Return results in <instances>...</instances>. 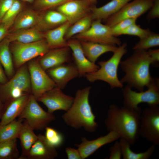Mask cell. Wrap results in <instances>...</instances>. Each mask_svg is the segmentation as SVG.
<instances>
[{
    "label": "cell",
    "mask_w": 159,
    "mask_h": 159,
    "mask_svg": "<svg viewBox=\"0 0 159 159\" xmlns=\"http://www.w3.org/2000/svg\"><path fill=\"white\" fill-rule=\"evenodd\" d=\"M141 108L132 109L123 106L120 107L111 104L108 110L105 121L106 129L109 131L118 133L131 145L135 143L140 135Z\"/></svg>",
    "instance_id": "obj_1"
},
{
    "label": "cell",
    "mask_w": 159,
    "mask_h": 159,
    "mask_svg": "<svg viewBox=\"0 0 159 159\" xmlns=\"http://www.w3.org/2000/svg\"><path fill=\"white\" fill-rule=\"evenodd\" d=\"M153 62L148 51L134 50L133 54L125 60L121 61L120 65L125 73L120 80L131 88L139 91H144L149 85L153 78L150 72V65Z\"/></svg>",
    "instance_id": "obj_2"
},
{
    "label": "cell",
    "mask_w": 159,
    "mask_h": 159,
    "mask_svg": "<svg viewBox=\"0 0 159 159\" xmlns=\"http://www.w3.org/2000/svg\"><path fill=\"white\" fill-rule=\"evenodd\" d=\"M90 89L88 87L77 90L72 105L62 117L68 126L76 129L82 128L92 133L96 131L98 125L89 102Z\"/></svg>",
    "instance_id": "obj_3"
},
{
    "label": "cell",
    "mask_w": 159,
    "mask_h": 159,
    "mask_svg": "<svg viewBox=\"0 0 159 159\" xmlns=\"http://www.w3.org/2000/svg\"><path fill=\"white\" fill-rule=\"evenodd\" d=\"M127 44L124 43L119 46L107 60L98 62L99 68L96 71L87 74L85 76L90 82L102 80L107 83L112 89L121 88L123 84L118 78V69L121 59L127 52Z\"/></svg>",
    "instance_id": "obj_4"
},
{
    "label": "cell",
    "mask_w": 159,
    "mask_h": 159,
    "mask_svg": "<svg viewBox=\"0 0 159 159\" xmlns=\"http://www.w3.org/2000/svg\"><path fill=\"white\" fill-rule=\"evenodd\" d=\"M147 89L145 91L136 92L131 87L126 85L123 89L122 94L124 106L132 109L139 107L138 105L142 103L147 104L149 106L159 104V80L153 78Z\"/></svg>",
    "instance_id": "obj_5"
},
{
    "label": "cell",
    "mask_w": 159,
    "mask_h": 159,
    "mask_svg": "<svg viewBox=\"0 0 159 159\" xmlns=\"http://www.w3.org/2000/svg\"><path fill=\"white\" fill-rule=\"evenodd\" d=\"M31 88L28 68L21 66L13 77L1 87L0 99L10 101L18 98L24 92H29Z\"/></svg>",
    "instance_id": "obj_6"
},
{
    "label": "cell",
    "mask_w": 159,
    "mask_h": 159,
    "mask_svg": "<svg viewBox=\"0 0 159 159\" xmlns=\"http://www.w3.org/2000/svg\"><path fill=\"white\" fill-rule=\"evenodd\" d=\"M18 119L26 120L34 130H42L55 120V117L53 113L44 110L38 104L36 98L31 94Z\"/></svg>",
    "instance_id": "obj_7"
},
{
    "label": "cell",
    "mask_w": 159,
    "mask_h": 159,
    "mask_svg": "<svg viewBox=\"0 0 159 159\" xmlns=\"http://www.w3.org/2000/svg\"><path fill=\"white\" fill-rule=\"evenodd\" d=\"M140 135L155 145H159V107L149 106L142 110Z\"/></svg>",
    "instance_id": "obj_8"
},
{
    "label": "cell",
    "mask_w": 159,
    "mask_h": 159,
    "mask_svg": "<svg viewBox=\"0 0 159 159\" xmlns=\"http://www.w3.org/2000/svg\"><path fill=\"white\" fill-rule=\"evenodd\" d=\"M49 49L46 40L42 39L28 43L14 42L11 50L14 64L16 67H19L36 57L43 56Z\"/></svg>",
    "instance_id": "obj_9"
},
{
    "label": "cell",
    "mask_w": 159,
    "mask_h": 159,
    "mask_svg": "<svg viewBox=\"0 0 159 159\" xmlns=\"http://www.w3.org/2000/svg\"><path fill=\"white\" fill-rule=\"evenodd\" d=\"M75 38L79 41L115 46H119L121 44L120 39L112 34L110 27L106 24H103L100 20L92 21L88 29L83 33L76 35Z\"/></svg>",
    "instance_id": "obj_10"
},
{
    "label": "cell",
    "mask_w": 159,
    "mask_h": 159,
    "mask_svg": "<svg viewBox=\"0 0 159 159\" xmlns=\"http://www.w3.org/2000/svg\"><path fill=\"white\" fill-rule=\"evenodd\" d=\"M32 94L37 99L46 92L56 87L54 81L35 61L28 63Z\"/></svg>",
    "instance_id": "obj_11"
},
{
    "label": "cell",
    "mask_w": 159,
    "mask_h": 159,
    "mask_svg": "<svg viewBox=\"0 0 159 159\" xmlns=\"http://www.w3.org/2000/svg\"><path fill=\"white\" fill-rule=\"evenodd\" d=\"M153 3V0H134L128 2L106 19V24L111 27L125 19H137L149 10Z\"/></svg>",
    "instance_id": "obj_12"
},
{
    "label": "cell",
    "mask_w": 159,
    "mask_h": 159,
    "mask_svg": "<svg viewBox=\"0 0 159 159\" xmlns=\"http://www.w3.org/2000/svg\"><path fill=\"white\" fill-rule=\"evenodd\" d=\"M37 100L42 103L50 113L57 110L67 111L73 102L74 98L64 93L57 87L46 92Z\"/></svg>",
    "instance_id": "obj_13"
},
{
    "label": "cell",
    "mask_w": 159,
    "mask_h": 159,
    "mask_svg": "<svg viewBox=\"0 0 159 159\" xmlns=\"http://www.w3.org/2000/svg\"><path fill=\"white\" fill-rule=\"evenodd\" d=\"M92 5L87 0H71L57 6V11L71 25L90 14Z\"/></svg>",
    "instance_id": "obj_14"
},
{
    "label": "cell",
    "mask_w": 159,
    "mask_h": 159,
    "mask_svg": "<svg viewBox=\"0 0 159 159\" xmlns=\"http://www.w3.org/2000/svg\"><path fill=\"white\" fill-rule=\"evenodd\" d=\"M67 46L72 51L74 60L79 72V76L94 72L99 66L90 61L86 57L82 50L80 41L77 39H70L67 42Z\"/></svg>",
    "instance_id": "obj_15"
},
{
    "label": "cell",
    "mask_w": 159,
    "mask_h": 159,
    "mask_svg": "<svg viewBox=\"0 0 159 159\" xmlns=\"http://www.w3.org/2000/svg\"><path fill=\"white\" fill-rule=\"evenodd\" d=\"M120 138L117 132L110 131L105 135L92 140H89L85 137H82L81 142L80 144H76L75 145L80 152L82 159H84L93 154L102 147Z\"/></svg>",
    "instance_id": "obj_16"
},
{
    "label": "cell",
    "mask_w": 159,
    "mask_h": 159,
    "mask_svg": "<svg viewBox=\"0 0 159 159\" xmlns=\"http://www.w3.org/2000/svg\"><path fill=\"white\" fill-rule=\"evenodd\" d=\"M38 138L21 159H54L58 156L56 148L47 141L44 135H38Z\"/></svg>",
    "instance_id": "obj_17"
},
{
    "label": "cell",
    "mask_w": 159,
    "mask_h": 159,
    "mask_svg": "<svg viewBox=\"0 0 159 159\" xmlns=\"http://www.w3.org/2000/svg\"><path fill=\"white\" fill-rule=\"evenodd\" d=\"M47 72L56 87L61 89H64L69 81L79 75L75 65L70 62L50 69Z\"/></svg>",
    "instance_id": "obj_18"
},
{
    "label": "cell",
    "mask_w": 159,
    "mask_h": 159,
    "mask_svg": "<svg viewBox=\"0 0 159 159\" xmlns=\"http://www.w3.org/2000/svg\"><path fill=\"white\" fill-rule=\"evenodd\" d=\"M69 48L66 47L49 50L40 60V65L45 71L69 63L70 57Z\"/></svg>",
    "instance_id": "obj_19"
},
{
    "label": "cell",
    "mask_w": 159,
    "mask_h": 159,
    "mask_svg": "<svg viewBox=\"0 0 159 159\" xmlns=\"http://www.w3.org/2000/svg\"><path fill=\"white\" fill-rule=\"evenodd\" d=\"M29 95L24 94L20 97L10 101L1 114L0 126L4 125L15 120L25 108Z\"/></svg>",
    "instance_id": "obj_20"
},
{
    "label": "cell",
    "mask_w": 159,
    "mask_h": 159,
    "mask_svg": "<svg viewBox=\"0 0 159 159\" xmlns=\"http://www.w3.org/2000/svg\"><path fill=\"white\" fill-rule=\"evenodd\" d=\"M80 42L87 58L94 63L102 54L108 52H114L117 47L114 45L92 42L81 41Z\"/></svg>",
    "instance_id": "obj_21"
},
{
    "label": "cell",
    "mask_w": 159,
    "mask_h": 159,
    "mask_svg": "<svg viewBox=\"0 0 159 159\" xmlns=\"http://www.w3.org/2000/svg\"><path fill=\"white\" fill-rule=\"evenodd\" d=\"M130 0H112L99 7H92L90 14L92 20L107 19L119 11Z\"/></svg>",
    "instance_id": "obj_22"
},
{
    "label": "cell",
    "mask_w": 159,
    "mask_h": 159,
    "mask_svg": "<svg viewBox=\"0 0 159 159\" xmlns=\"http://www.w3.org/2000/svg\"><path fill=\"white\" fill-rule=\"evenodd\" d=\"M70 24L67 21L54 29L49 30L44 38L49 48H57L68 47L64 36Z\"/></svg>",
    "instance_id": "obj_23"
},
{
    "label": "cell",
    "mask_w": 159,
    "mask_h": 159,
    "mask_svg": "<svg viewBox=\"0 0 159 159\" xmlns=\"http://www.w3.org/2000/svg\"><path fill=\"white\" fill-rule=\"evenodd\" d=\"M44 36V34L39 29L30 28L16 30L7 38L10 42L28 43L43 39Z\"/></svg>",
    "instance_id": "obj_24"
},
{
    "label": "cell",
    "mask_w": 159,
    "mask_h": 159,
    "mask_svg": "<svg viewBox=\"0 0 159 159\" xmlns=\"http://www.w3.org/2000/svg\"><path fill=\"white\" fill-rule=\"evenodd\" d=\"M34 130L24 120L18 138L20 141L22 153L18 159H21L28 153L31 147L38 138V135L34 132Z\"/></svg>",
    "instance_id": "obj_25"
},
{
    "label": "cell",
    "mask_w": 159,
    "mask_h": 159,
    "mask_svg": "<svg viewBox=\"0 0 159 159\" xmlns=\"http://www.w3.org/2000/svg\"><path fill=\"white\" fill-rule=\"evenodd\" d=\"M67 21L65 17L57 11H49L39 16L38 24L42 28L48 29L57 27Z\"/></svg>",
    "instance_id": "obj_26"
},
{
    "label": "cell",
    "mask_w": 159,
    "mask_h": 159,
    "mask_svg": "<svg viewBox=\"0 0 159 159\" xmlns=\"http://www.w3.org/2000/svg\"><path fill=\"white\" fill-rule=\"evenodd\" d=\"M39 16L31 10H27L21 13L17 16L14 23L15 30L30 28L38 24Z\"/></svg>",
    "instance_id": "obj_27"
},
{
    "label": "cell",
    "mask_w": 159,
    "mask_h": 159,
    "mask_svg": "<svg viewBox=\"0 0 159 159\" xmlns=\"http://www.w3.org/2000/svg\"><path fill=\"white\" fill-rule=\"evenodd\" d=\"M10 42L7 37L0 42V63L3 67L6 75L12 76L14 72L12 57L9 48Z\"/></svg>",
    "instance_id": "obj_28"
},
{
    "label": "cell",
    "mask_w": 159,
    "mask_h": 159,
    "mask_svg": "<svg viewBox=\"0 0 159 159\" xmlns=\"http://www.w3.org/2000/svg\"><path fill=\"white\" fill-rule=\"evenodd\" d=\"M120 139L122 155L124 159H148L155 149V145L153 144L145 151L135 153L131 150V144L128 142L123 138Z\"/></svg>",
    "instance_id": "obj_29"
},
{
    "label": "cell",
    "mask_w": 159,
    "mask_h": 159,
    "mask_svg": "<svg viewBox=\"0 0 159 159\" xmlns=\"http://www.w3.org/2000/svg\"><path fill=\"white\" fill-rule=\"evenodd\" d=\"M24 120H15L3 126H0V142L18 138Z\"/></svg>",
    "instance_id": "obj_30"
},
{
    "label": "cell",
    "mask_w": 159,
    "mask_h": 159,
    "mask_svg": "<svg viewBox=\"0 0 159 159\" xmlns=\"http://www.w3.org/2000/svg\"><path fill=\"white\" fill-rule=\"evenodd\" d=\"M92 20L90 13L71 25L66 32L65 39H69L75 35L87 31L91 26Z\"/></svg>",
    "instance_id": "obj_31"
},
{
    "label": "cell",
    "mask_w": 159,
    "mask_h": 159,
    "mask_svg": "<svg viewBox=\"0 0 159 159\" xmlns=\"http://www.w3.org/2000/svg\"><path fill=\"white\" fill-rule=\"evenodd\" d=\"M17 139L0 142V159H18Z\"/></svg>",
    "instance_id": "obj_32"
},
{
    "label": "cell",
    "mask_w": 159,
    "mask_h": 159,
    "mask_svg": "<svg viewBox=\"0 0 159 159\" xmlns=\"http://www.w3.org/2000/svg\"><path fill=\"white\" fill-rule=\"evenodd\" d=\"M159 45V34L153 32H150L146 36L140 39L133 47V49L146 50L150 48Z\"/></svg>",
    "instance_id": "obj_33"
},
{
    "label": "cell",
    "mask_w": 159,
    "mask_h": 159,
    "mask_svg": "<svg viewBox=\"0 0 159 159\" xmlns=\"http://www.w3.org/2000/svg\"><path fill=\"white\" fill-rule=\"evenodd\" d=\"M45 130L44 135L47 142L55 147L61 146L64 141L63 135L60 132L51 127L47 126Z\"/></svg>",
    "instance_id": "obj_34"
},
{
    "label": "cell",
    "mask_w": 159,
    "mask_h": 159,
    "mask_svg": "<svg viewBox=\"0 0 159 159\" xmlns=\"http://www.w3.org/2000/svg\"><path fill=\"white\" fill-rule=\"evenodd\" d=\"M22 8L21 3L15 0L13 4L1 20L2 23L11 26L20 12Z\"/></svg>",
    "instance_id": "obj_35"
},
{
    "label": "cell",
    "mask_w": 159,
    "mask_h": 159,
    "mask_svg": "<svg viewBox=\"0 0 159 159\" xmlns=\"http://www.w3.org/2000/svg\"><path fill=\"white\" fill-rule=\"evenodd\" d=\"M151 32L149 29H143L135 23L130 25L122 31L120 35H128L137 36L140 39L148 35Z\"/></svg>",
    "instance_id": "obj_36"
},
{
    "label": "cell",
    "mask_w": 159,
    "mask_h": 159,
    "mask_svg": "<svg viewBox=\"0 0 159 159\" xmlns=\"http://www.w3.org/2000/svg\"><path fill=\"white\" fill-rule=\"evenodd\" d=\"M137 18H128L123 19L110 27L112 34L117 37L128 26L135 23Z\"/></svg>",
    "instance_id": "obj_37"
},
{
    "label": "cell",
    "mask_w": 159,
    "mask_h": 159,
    "mask_svg": "<svg viewBox=\"0 0 159 159\" xmlns=\"http://www.w3.org/2000/svg\"><path fill=\"white\" fill-rule=\"evenodd\" d=\"M71 0H37L35 6L39 9H47L57 6Z\"/></svg>",
    "instance_id": "obj_38"
},
{
    "label": "cell",
    "mask_w": 159,
    "mask_h": 159,
    "mask_svg": "<svg viewBox=\"0 0 159 159\" xmlns=\"http://www.w3.org/2000/svg\"><path fill=\"white\" fill-rule=\"evenodd\" d=\"M114 145L110 148L109 159H120L121 158L122 152L119 141H115Z\"/></svg>",
    "instance_id": "obj_39"
},
{
    "label": "cell",
    "mask_w": 159,
    "mask_h": 159,
    "mask_svg": "<svg viewBox=\"0 0 159 159\" xmlns=\"http://www.w3.org/2000/svg\"><path fill=\"white\" fill-rule=\"evenodd\" d=\"M15 0H0V20H1Z\"/></svg>",
    "instance_id": "obj_40"
},
{
    "label": "cell",
    "mask_w": 159,
    "mask_h": 159,
    "mask_svg": "<svg viewBox=\"0 0 159 159\" xmlns=\"http://www.w3.org/2000/svg\"><path fill=\"white\" fill-rule=\"evenodd\" d=\"M147 16L148 20L159 17V0H153V4Z\"/></svg>",
    "instance_id": "obj_41"
},
{
    "label": "cell",
    "mask_w": 159,
    "mask_h": 159,
    "mask_svg": "<svg viewBox=\"0 0 159 159\" xmlns=\"http://www.w3.org/2000/svg\"><path fill=\"white\" fill-rule=\"evenodd\" d=\"M65 151L68 159H82L78 150L71 147L65 148Z\"/></svg>",
    "instance_id": "obj_42"
},
{
    "label": "cell",
    "mask_w": 159,
    "mask_h": 159,
    "mask_svg": "<svg viewBox=\"0 0 159 159\" xmlns=\"http://www.w3.org/2000/svg\"><path fill=\"white\" fill-rule=\"evenodd\" d=\"M148 52L152 59L153 64L159 61V49H150Z\"/></svg>",
    "instance_id": "obj_43"
},
{
    "label": "cell",
    "mask_w": 159,
    "mask_h": 159,
    "mask_svg": "<svg viewBox=\"0 0 159 159\" xmlns=\"http://www.w3.org/2000/svg\"><path fill=\"white\" fill-rule=\"evenodd\" d=\"M10 26L9 25L3 23L0 25V42L6 36Z\"/></svg>",
    "instance_id": "obj_44"
},
{
    "label": "cell",
    "mask_w": 159,
    "mask_h": 159,
    "mask_svg": "<svg viewBox=\"0 0 159 159\" xmlns=\"http://www.w3.org/2000/svg\"><path fill=\"white\" fill-rule=\"evenodd\" d=\"M7 78L0 63V84H4L7 82Z\"/></svg>",
    "instance_id": "obj_45"
},
{
    "label": "cell",
    "mask_w": 159,
    "mask_h": 159,
    "mask_svg": "<svg viewBox=\"0 0 159 159\" xmlns=\"http://www.w3.org/2000/svg\"><path fill=\"white\" fill-rule=\"evenodd\" d=\"M91 5H93L96 3L97 0H87Z\"/></svg>",
    "instance_id": "obj_46"
},
{
    "label": "cell",
    "mask_w": 159,
    "mask_h": 159,
    "mask_svg": "<svg viewBox=\"0 0 159 159\" xmlns=\"http://www.w3.org/2000/svg\"><path fill=\"white\" fill-rule=\"evenodd\" d=\"M2 104L1 100L0 99V117H1L2 114Z\"/></svg>",
    "instance_id": "obj_47"
},
{
    "label": "cell",
    "mask_w": 159,
    "mask_h": 159,
    "mask_svg": "<svg viewBox=\"0 0 159 159\" xmlns=\"http://www.w3.org/2000/svg\"><path fill=\"white\" fill-rule=\"evenodd\" d=\"M24 1H26L29 2V3H31L33 1L35 0H23Z\"/></svg>",
    "instance_id": "obj_48"
},
{
    "label": "cell",
    "mask_w": 159,
    "mask_h": 159,
    "mask_svg": "<svg viewBox=\"0 0 159 159\" xmlns=\"http://www.w3.org/2000/svg\"><path fill=\"white\" fill-rule=\"evenodd\" d=\"M130 1L131 0H130Z\"/></svg>",
    "instance_id": "obj_49"
}]
</instances>
